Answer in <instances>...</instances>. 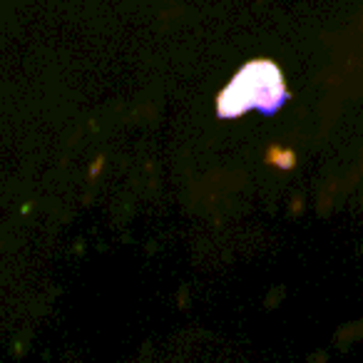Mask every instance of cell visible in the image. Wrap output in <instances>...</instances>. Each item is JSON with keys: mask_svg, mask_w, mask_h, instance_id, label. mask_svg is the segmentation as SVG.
Returning a JSON list of instances; mask_svg holds the SVG:
<instances>
[{"mask_svg": "<svg viewBox=\"0 0 363 363\" xmlns=\"http://www.w3.org/2000/svg\"><path fill=\"white\" fill-rule=\"evenodd\" d=\"M286 102V87H284L281 70L272 60L247 62L234 75L227 90L219 95L217 112L219 117H239L249 110H262L264 115H274Z\"/></svg>", "mask_w": 363, "mask_h": 363, "instance_id": "obj_1", "label": "cell"}]
</instances>
